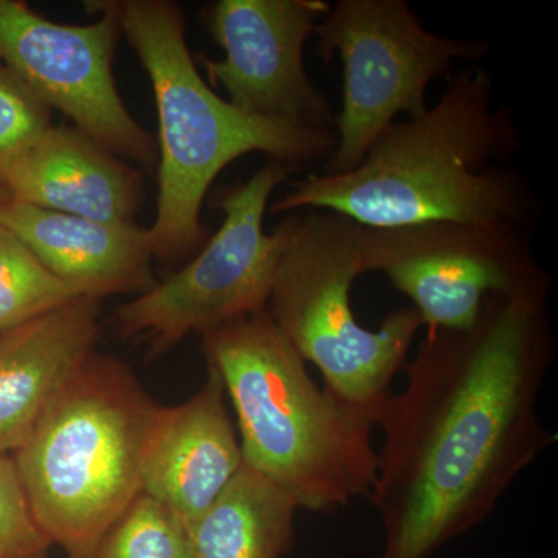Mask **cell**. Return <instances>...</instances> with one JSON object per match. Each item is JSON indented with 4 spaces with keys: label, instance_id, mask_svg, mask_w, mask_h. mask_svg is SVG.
<instances>
[{
    "label": "cell",
    "instance_id": "6da1fadb",
    "mask_svg": "<svg viewBox=\"0 0 558 558\" xmlns=\"http://www.w3.org/2000/svg\"><path fill=\"white\" fill-rule=\"evenodd\" d=\"M550 281L484 301L469 329H428L379 422L371 488L381 558H429L492 515L556 442L538 399L556 359Z\"/></svg>",
    "mask_w": 558,
    "mask_h": 558
},
{
    "label": "cell",
    "instance_id": "7a4b0ae2",
    "mask_svg": "<svg viewBox=\"0 0 558 558\" xmlns=\"http://www.w3.org/2000/svg\"><path fill=\"white\" fill-rule=\"evenodd\" d=\"M519 148L506 108L494 106L484 69L450 76L446 94L416 119L396 121L357 167L290 183L271 213L323 209L371 229L425 222L523 229L532 194L510 157Z\"/></svg>",
    "mask_w": 558,
    "mask_h": 558
},
{
    "label": "cell",
    "instance_id": "3957f363",
    "mask_svg": "<svg viewBox=\"0 0 558 558\" xmlns=\"http://www.w3.org/2000/svg\"><path fill=\"white\" fill-rule=\"evenodd\" d=\"M201 337L236 413L247 468L311 512L369 497L376 421L315 384L267 310Z\"/></svg>",
    "mask_w": 558,
    "mask_h": 558
},
{
    "label": "cell",
    "instance_id": "277c9868",
    "mask_svg": "<svg viewBox=\"0 0 558 558\" xmlns=\"http://www.w3.org/2000/svg\"><path fill=\"white\" fill-rule=\"evenodd\" d=\"M121 32L148 73L159 117L157 215L149 227L154 259L199 253L208 240L201 219L209 186L250 153L296 165L325 159L336 132L247 116L202 78L185 38L182 7L171 0H117Z\"/></svg>",
    "mask_w": 558,
    "mask_h": 558
},
{
    "label": "cell",
    "instance_id": "5b68a950",
    "mask_svg": "<svg viewBox=\"0 0 558 558\" xmlns=\"http://www.w3.org/2000/svg\"><path fill=\"white\" fill-rule=\"evenodd\" d=\"M157 410L130 366L94 351L11 454L33 515L68 558H94L142 492Z\"/></svg>",
    "mask_w": 558,
    "mask_h": 558
},
{
    "label": "cell",
    "instance_id": "8992f818",
    "mask_svg": "<svg viewBox=\"0 0 558 558\" xmlns=\"http://www.w3.org/2000/svg\"><path fill=\"white\" fill-rule=\"evenodd\" d=\"M289 219L267 312L304 362L317 366L325 388L377 424L421 319L407 307L376 330L363 328L351 304L359 223L323 209Z\"/></svg>",
    "mask_w": 558,
    "mask_h": 558
},
{
    "label": "cell",
    "instance_id": "52a82bcc",
    "mask_svg": "<svg viewBox=\"0 0 558 558\" xmlns=\"http://www.w3.org/2000/svg\"><path fill=\"white\" fill-rule=\"evenodd\" d=\"M296 168L270 159L245 182L223 190L218 199L223 220L215 236L185 267L116 311L121 336L145 341L157 357L193 333L266 311L290 219L266 233L264 216L274 191Z\"/></svg>",
    "mask_w": 558,
    "mask_h": 558
},
{
    "label": "cell",
    "instance_id": "ba28073f",
    "mask_svg": "<svg viewBox=\"0 0 558 558\" xmlns=\"http://www.w3.org/2000/svg\"><path fill=\"white\" fill-rule=\"evenodd\" d=\"M317 54L343 64V106L328 171L354 170L400 113L416 119L436 78L457 61L480 60L488 46L451 39L422 25L405 0H339L315 27Z\"/></svg>",
    "mask_w": 558,
    "mask_h": 558
},
{
    "label": "cell",
    "instance_id": "9c48e42d",
    "mask_svg": "<svg viewBox=\"0 0 558 558\" xmlns=\"http://www.w3.org/2000/svg\"><path fill=\"white\" fill-rule=\"evenodd\" d=\"M355 269L384 274L428 329H469L488 296L553 279L520 227L461 222L360 226Z\"/></svg>",
    "mask_w": 558,
    "mask_h": 558
},
{
    "label": "cell",
    "instance_id": "30bf717a",
    "mask_svg": "<svg viewBox=\"0 0 558 558\" xmlns=\"http://www.w3.org/2000/svg\"><path fill=\"white\" fill-rule=\"evenodd\" d=\"M89 7L97 21L68 25L40 16L22 0H0V62L76 130L148 170L159 156L156 138L131 116L113 78L123 33L117 0Z\"/></svg>",
    "mask_w": 558,
    "mask_h": 558
},
{
    "label": "cell",
    "instance_id": "8fae6325",
    "mask_svg": "<svg viewBox=\"0 0 558 558\" xmlns=\"http://www.w3.org/2000/svg\"><path fill=\"white\" fill-rule=\"evenodd\" d=\"M328 11L325 0H219L207 25L223 58L194 61L247 116L332 130L329 102L304 68V46Z\"/></svg>",
    "mask_w": 558,
    "mask_h": 558
},
{
    "label": "cell",
    "instance_id": "7c38bea8",
    "mask_svg": "<svg viewBox=\"0 0 558 558\" xmlns=\"http://www.w3.org/2000/svg\"><path fill=\"white\" fill-rule=\"evenodd\" d=\"M226 388L208 366L199 391L178 407H159L142 465V492L191 521L229 487L244 459L226 407Z\"/></svg>",
    "mask_w": 558,
    "mask_h": 558
},
{
    "label": "cell",
    "instance_id": "4fadbf2b",
    "mask_svg": "<svg viewBox=\"0 0 558 558\" xmlns=\"http://www.w3.org/2000/svg\"><path fill=\"white\" fill-rule=\"evenodd\" d=\"M11 201L100 220L135 222L145 199L142 170L69 126H51L0 170Z\"/></svg>",
    "mask_w": 558,
    "mask_h": 558
},
{
    "label": "cell",
    "instance_id": "5bb4252c",
    "mask_svg": "<svg viewBox=\"0 0 558 558\" xmlns=\"http://www.w3.org/2000/svg\"><path fill=\"white\" fill-rule=\"evenodd\" d=\"M101 300L81 299L0 332V454L21 449L95 351Z\"/></svg>",
    "mask_w": 558,
    "mask_h": 558
},
{
    "label": "cell",
    "instance_id": "9a60e30c",
    "mask_svg": "<svg viewBox=\"0 0 558 558\" xmlns=\"http://www.w3.org/2000/svg\"><path fill=\"white\" fill-rule=\"evenodd\" d=\"M9 229L62 281L92 299L143 293L156 284L148 229L110 223L10 201L0 208Z\"/></svg>",
    "mask_w": 558,
    "mask_h": 558
},
{
    "label": "cell",
    "instance_id": "2e32d148",
    "mask_svg": "<svg viewBox=\"0 0 558 558\" xmlns=\"http://www.w3.org/2000/svg\"><path fill=\"white\" fill-rule=\"evenodd\" d=\"M299 506L242 465L205 512L189 521L191 558H284L295 542Z\"/></svg>",
    "mask_w": 558,
    "mask_h": 558
},
{
    "label": "cell",
    "instance_id": "e0dca14e",
    "mask_svg": "<svg viewBox=\"0 0 558 558\" xmlns=\"http://www.w3.org/2000/svg\"><path fill=\"white\" fill-rule=\"evenodd\" d=\"M84 295L51 274L9 229L0 226V332Z\"/></svg>",
    "mask_w": 558,
    "mask_h": 558
},
{
    "label": "cell",
    "instance_id": "ac0fdd59",
    "mask_svg": "<svg viewBox=\"0 0 558 558\" xmlns=\"http://www.w3.org/2000/svg\"><path fill=\"white\" fill-rule=\"evenodd\" d=\"M94 558H191L189 521L140 492L108 529Z\"/></svg>",
    "mask_w": 558,
    "mask_h": 558
},
{
    "label": "cell",
    "instance_id": "d6986e66",
    "mask_svg": "<svg viewBox=\"0 0 558 558\" xmlns=\"http://www.w3.org/2000/svg\"><path fill=\"white\" fill-rule=\"evenodd\" d=\"M50 128V109L0 62V170Z\"/></svg>",
    "mask_w": 558,
    "mask_h": 558
},
{
    "label": "cell",
    "instance_id": "ffe728a7",
    "mask_svg": "<svg viewBox=\"0 0 558 558\" xmlns=\"http://www.w3.org/2000/svg\"><path fill=\"white\" fill-rule=\"evenodd\" d=\"M51 546L33 515L13 458L0 454V558H47Z\"/></svg>",
    "mask_w": 558,
    "mask_h": 558
},
{
    "label": "cell",
    "instance_id": "44dd1931",
    "mask_svg": "<svg viewBox=\"0 0 558 558\" xmlns=\"http://www.w3.org/2000/svg\"><path fill=\"white\" fill-rule=\"evenodd\" d=\"M9 194L5 193L2 189H0V208L3 207V205L9 204L10 202Z\"/></svg>",
    "mask_w": 558,
    "mask_h": 558
}]
</instances>
